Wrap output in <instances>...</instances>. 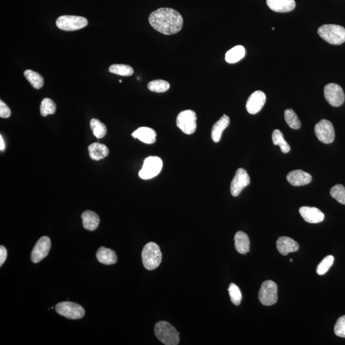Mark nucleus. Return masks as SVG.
<instances>
[{
	"label": "nucleus",
	"mask_w": 345,
	"mask_h": 345,
	"mask_svg": "<svg viewBox=\"0 0 345 345\" xmlns=\"http://www.w3.org/2000/svg\"><path fill=\"white\" fill-rule=\"evenodd\" d=\"M150 25L156 31L166 36L179 33L183 27L181 14L171 8H160L150 14Z\"/></svg>",
	"instance_id": "f257e3e1"
},
{
	"label": "nucleus",
	"mask_w": 345,
	"mask_h": 345,
	"mask_svg": "<svg viewBox=\"0 0 345 345\" xmlns=\"http://www.w3.org/2000/svg\"><path fill=\"white\" fill-rule=\"evenodd\" d=\"M154 333L157 339L166 345H177L180 342V333L172 325L165 321L156 323Z\"/></svg>",
	"instance_id": "f03ea898"
},
{
	"label": "nucleus",
	"mask_w": 345,
	"mask_h": 345,
	"mask_svg": "<svg viewBox=\"0 0 345 345\" xmlns=\"http://www.w3.org/2000/svg\"><path fill=\"white\" fill-rule=\"evenodd\" d=\"M143 266L148 270H153L160 266L162 261V253L156 243L151 242L143 247L142 253Z\"/></svg>",
	"instance_id": "7ed1b4c3"
},
{
	"label": "nucleus",
	"mask_w": 345,
	"mask_h": 345,
	"mask_svg": "<svg viewBox=\"0 0 345 345\" xmlns=\"http://www.w3.org/2000/svg\"><path fill=\"white\" fill-rule=\"evenodd\" d=\"M318 34L329 44L340 45L345 42V29L337 25H324L318 28Z\"/></svg>",
	"instance_id": "20e7f679"
},
{
	"label": "nucleus",
	"mask_w": 345,
	"mask_h": 345,
	"mask_svg": "<svg viewBox=\"0 0 345 345\" xmlns=\"http://www.w3.org/2000/svg\"><path fill=\"white\" fill-rule=\"evenodd\" d=\"M258 299L266 307H270L276 303L278 299L276 284L270 280L264 281L258 293Z\"/></svg>",
	"instance_id": "39448f33"
},
{
	"label": "nucleus",
	"mask_w": 345,
	"mask_h": 345,
	"mask_svg": "<svg viewBox=\"0 0 345 345\" xmlns=\"http://www.w3.org/2000/svg\"><path fill=\"white\" fill-rule=\"evenodd\" d=\"M197 116L192 110H184L178 115L177 118V127L184 133L192 134L196 131Z\"/></svg>",
	"instance_id": "423d86ee"
},
{
	"label": "nucleus",
	"mask_w": 345,
	"mask_h": 345,
	"mask_svg": "<svg viewBox=\"0 0 345 345\" xmlns=\"http://www.w3.org/2000/svg\"><path fill=\"white\" fill-rule=\"evenodd\" d=\"M56 25L59 29L64 31H76L86 27L88 25V20L81 16H62L58 17Z\"/></svg>",
	"instance_id": "0eeeda50"
},
{
	"label": "nucleus",
	"mask_w": 345,
	"mask_h": 345,
	"mask_svg": "<svg viewBox=\"0 0 345 345\" xmlns=\"http://www.w3.org/2000/svg\"><path fill=\"white\" fill-rule=\"evenodd\" d=\"M162 161L159 157L151 156L144 160L142 170L139 176L143 180L153 179L159 174L162 168Z\"/></svg>",
	"instance_id": "6e6552de"
},
{
	"label": "nucleus",
	"mask_w": 345,
	"mask_h": 345,
	"mask_svg": "<svg viewBox=\"0 0 345 345\" xmlns=\"http://www.w3.org/2000/svg\"><path fill=\"white\" fill-rule=\"evenodd\" d=\"M56 311L64 317L77 320L83 317L85 311L84 308L77 303L72 302H62L55 307Z\"/></svg>",
	"instance_id": "1a4fd4ad"
},
{
	"label": "nucleus",
	"mask_w": 345,
	"mask_h": 345,
	"mask_svg": "<svg viewBox=\"0 0 345 345\" xmlns=\"http://www.w3.org/2000/svg\"><path fill=\"white\" fill-rule=\"evenodd\" d=\"M324 97L326 101L334 107L342 106L345 99L342 88L335 83H329L325 86Z\"/></svg>",
	"instance_id": "9d476101"
},
{
	"label": "nucleus",
	"mask_w": 345,
	"mask_h": 345,
	"mask_svg": "<svg viewBox=\"0 0 345 345\" xmlns=\"http://www.w3.org/2000/svg\"><path fill=\"white\" fill-rule=\"evenodd\" d=\"M314 132L318 140L325 144L333 143L335 138L333 125L329 120H322L316 123Z\"/></svg>",
	"instance_id": "9b49d317"
},
{
	"label": "nucleus",
	"mask_w": 345,
	"mask_h": 345,
	"mask_svg": "<svg viewBox=\"0 0 345 345\" xmlns=\"http://www.w3.org/2000/svg\"><path fill=\"white\" fill-rule=\"evenodd\" d=\"M250 177L244 168H238L232 180L230 191L234 197L238 196L246 187L250 184Z\"/></svg>",
	"instance_id": "f8f14e48"
},
{
	"label": "nucleus",
	"mask_w": 345,
	"mask_h": 345,
	"mask_svg": "<svg viewBox=\"0 0 345 345\" xmlns=\"http://www.w3.org/2000/svg\"><path fill=\"white\" fill-rule=\"evenodd\" d=\"M51 240L48 236H44L41 237L32 250L31 259L34 264H38L42 261L44 258L48 255L51 249Z\"/></svg>",
	"instance_id": "ddd939ff"
},
{
	"label": "nucleus",
	"mask_w": 345,
	"mask_h": 345,
	"mask_svg": "<svg viewBox=\"0 0 345 345\" xmlns=\"http://www.w3.org/2000/svg\"><path fill=\"white\" fill-rule=\"evenodd\" d=\"M266 102V94L262 91H255L247 99L246 106L247 112L251 115L258 114L263 108Z\"/></svg>",
	"instance_id": "4468645a"
},
{
	"label": "nucleus",
	"mask_w": 345,
	"mask_h": 345,
	"mask_svg": "<svg viewBox=\"0 0 345 345\" xmlns=\"http://www.w3.org/2000/svg\"><path fill=\"white\" fill-rule=\"evenodd\" d=\"M286 179L293 186H303L309 184L312 181L311 175L301 170L290 171Z\"/></svg>",
	"instance_id": "2eb2a0df"
},
{
	"label": "nucleus",
	"mask_w": 345,
	"mask_h": 345,
	"mask_svg": "<svg viewBox=\"0 0 345 345\" xmlns=\"http://www.w3.org/2000/svg\"><path fill=\"white\" fill-rule=\"evenodd\" d=\"M299 213L307 223L316 224L324 220V214L316 207H302Z\"/></svg>",
	"instance_id": "dca6fc26"
},
{
	"label": "nucleus",
	"mask_w": 345,
	"mask_h": 345,
	"mask_svg": "<svg viewBox=\"0 0 345 345\" xmlns=\"http://www.w3.org/2000/svg\"><path fill=\"white\" fill-rule=\"evenodd\" d=\"M276 247L280 254L286 256L290 253L299 250V244L296 240L288 236H281L277 240Z\"/></svg>",
	"instance_id": "f3484780"
},
{
	"label": "nucleus",
	"mask_w": 345,
	"mask_h": 345,
	"mask_svg": "<svg viewBox=\"0 0 345 345\" xmlns=\"http://www.w3.org/2000/svg\"><path fill=\"white\" fill-rule=\"evenodd\" d=\"M267 4L273 11L276 12H289L296 7L295 0H267Z\"/></svg>",
	"instance_id": "a211bd4d"
},
{
	"label": "nucleus",
	"mask_w": 345,
	"mask_h": 345,
	"mask_svg": "<svg viewBox=\"0 0 345 345\" xmlns=\"http://www.w3.org/2000/svg\"><path fill=\"white\" fill-rule=\"evenodd\" d=\"M132 137L147 144H153L155 142L157 134L153 129L147 127L139 128L132 134Z\"/></svg>",
	"instance_id": "6ab92c4d"
},
{
	"label": "nucleus",
	"mask_w": 345,
	"mask_h": 345,
	"mask_svg": "<svg viewBox=\"0 0 345 345\" xmlns=\"http://www.w3.org/2000/svg\"><path fill=\"white\" fill-rule=\"evenodd\" d=\"M82 226L84 229L89 231H94L99 227L100 218L95 212L86 210L81 215Z\"/></svg>",
	"instance_id": "aec40b11"
},
{
	"label": "nucleus",
	"mask_w": 345,
	"mask_h": 345,
	"mask_svg": "<svg viewBox=\"0 0 345 345\" xmlns=\"http://www.w3.org/2000/svg\"><path fill=\"white\" fill-rule=\"evenodd\" d=\"M230 120L229 116L224 115L219 120L213 125L212 129L211 137L212 140L215 143L220 142L221 136L223 131L229 127Z\"/></svg>",
	"instance_id": "412c9836"
},
{
	"label": "nucleus",
	"mask_w": 345,
	"mask_h": 345,
	"mask_svg": "<svg viewBox=\"0 0 345 345\" xmlns=\"http://www.w3.org/2000/svg\"><path fill=\"white\" fill-rule=\"evenodd\" d=\"M234 240H235V249L238 253L245 255L250 250V240L248 235L244 232L238 231L235 234Z\"/></svg>",
	"instance_id": "4be33fe9"
},
{
	"label": "nucleus",
	"mask_w": 345,
	"mask_h": 345,
	"mask_svg": "<svg viewBox=\"0 0 345 345\" xmlns=\"http://www.w3.org/2000/svg\"><path fill=\"white\" fill-rule=\"evenodd\" d=\"M89 155L91 159L100 160L109 155V149L105 145L99 143H93L88 147Z\"/></svg>",
	"instance_id": "5701e85b"
},
{
	"label": "nucleus",
	"mask_w": 345,
	"mask_h": 345,
	"mask_svg": "<svg viewBox=\"0 0 345 345\" xmlns=\"http://www.w3.org/2000/svg\"><path fill=\"white\" fill-rule=\"evenodd\" d=\"M96 257L100 263L107 266L114 265L117 262V256L115 251L104 247H100L97 251Z\"/></svg>",
	"instance_id": "b1692460"
},
{
	"label": "nucleus",
	"mask_w": 345,
	"mask_h": 345,
	"mask_svg": "<svg viewBox=\"0 0 345 345\" xmlns=\"http://www.w3.org/2000/svg\"><path fill=\"white\" fill-rule=\"evenodd\" d=\"M246 55V50L242 45H236L226 53L225 60L229 64H235L242 59Z\"/></svg>",
	"instance_id": "393cba45"
},
{
	"label": "nucleus",
	"mask_w": 345,
	"mask_h": 345,
	"mask_svg": "<svg viewBox=\"0 0 345 345\" xmlns=\"http://www.w3.org/2000/svg\"><path fill=\"white\" fill-rule=\"evenodd\" d=\"M24 75L27 78L28 82H30L32 86L37 90H39L44 86V78L36 72L27 70L24 73Z\"/></svg>",
	"instance_id": "a878e982"
},
{
	"label": "nucleus",
	"mask_w": 345,
	"mask_h": 345,
	"mask_svg": "<svg viewBox=\"0 0 345 345\" xmlns=\"http://www.w3.org/2000/svg\"><path fill=\"white\" fill-rule=\"evenodd\" d=\"M272 142L274 145H278L282 153H287L290 151L291 148L288 143L286 142L283 133L278 129L274 130L272 133Z\"/></svg>",
	"instance_id": "bb28decb"
},
{
	"label": "nucleus",
	"mask_w": 345,
	"mask_h": 345,
	"mask_svg": "<svg viewBox=\"0 0 345 345\" xmlns=\"http://www.w3.org/2000/svg\"><path fill=\"white\" fill-rule=\"evenodd\" d=\"M109 72L122 77H131L134 74V69L128 65L114 64L110 67Z\"/></svg>",
	"instance_id": "cd10ccee"
},
{
	"label": "nucleus",
	"mask_w": 345,
	"mask_h": 345,
	"mask_svg": "<svg viewBox=\"0 0 345 345\" xmlns=\"http://www.w3.org/2000/svg\"><path fill=\"white\" fill-rule=\"evenodd\" d=\"M90 128L93 135L98 139L104 138L107 133V128L106 125L98 119L93 118L91 120Z\"/></svg>",
	"instance_id": "c85d7f7f"
},
{
	"label": "nucleus",
	"mask_w": 345,
	"mask_h": 345,
	"mask_svg": "<svg viewBox=\"0 0 345 345\" xmlns=\"http://www.w3.org/2000/svg\"><path fill=\"white\" fill-rule=\"evenodd\" d=\"M148 88L152 92L156 93H163L170 88V83L162 79L153 80L148 84Z\"/></svg>",
	"instance_id": "c756f323"
},
{
	"label": "nucleus",
	"mask_w": 345,
	"mask_h": 345,
	"mask_svg": "<svg viewBox=\"0 0 345 345\" xmlns=\"http://www.w3.org/2000/svg\"><path fill=\"white\" fill-rule=\"evenodd\" d=\"M285 119L289 127L294 129H299L301 127V123L296 112L292 109L285 111Z\"/></svg>",
	"instance_id": "7c9ffc66"
},
{
	"label": "nucleus",
	"mask_w": 345,
	"mask_h": 345,
	"mask_svg": "<svg viewBox=\"0 0 345 345\" xmlns=\"http://www.w3.org/2000/svg\"><path fill=\"white\" fill-rule=\"evenodd\" d=\"M56 110V104L51 99L45 98L42 100L40 108V114L42 116L55 114Z\"/></svg>",
	"instance_id": "2f4dec72"
},
{
	"label": "nucleus",
	"mask_w": 345,
	"mask_h": 345,
	"mask_svg": "<svg viewBox=\"0 0 345 345\" xmlns=\"http://www.w3.org/2000/svg\"><path fill=\"white\" fill-rule=\"evenodd\" d=\"M330 194L338 202L345 205V188L342 184H337L330 191Z\"/></svg>",
	"instance_id": "473e14b6"
},
{
	"label": "nucleus",
	"mask_w": 345,
	"mask_h": 345,
	"mask_svg": "<svg viewBox=\"0 0 345 345\" xmlns=\"http://www.w3.org/2000/svg\"><path fill=\"white\" fill-rule=\"evenodd\" d=\"M228 290L229 292L231 303L235 306L240 305V303H241L242 296L238 286H236L235 284L231 283L229 286V288H228Z\"/></svg>",
	"instance_id": "72a5a7b5"
},
{
	"label": "nucleus",
	"mask_w": 345,
	"mask_h": 345,
	"mask_svg": "<svg viewBox=\"0 0 345 345\" xmlns=\"http://www.w3.org/2000/svg\"><path fill=\"white\" fill-rule=\"evenodd\" d=\"M334 261L333 256L329 255L325 257L324 259L318 265L316 268V272L320 275H324L329 268L333 266Z\"/></svg>",
	"instance_id": "f704fd0d"
},
{
	"label": "nucleus",
	"mask_w": 345,
	"mask_h": 345,
	"mask_svg": "<svg viewBox=\"0 0 345 345\" xmlns=\"http://www.w3.org/2000/svg\"><path fill=\"white\" fill-rule=\"evenodd\" d=\"M334 333L338 337L345 338V315L338 319L334 326Z\"/></svg>",
	"instance_id": "c9c22d12"
},
{
	"label": "nucleus",
	"mask_w": 345,
	"mask_h": 345,
	"mask_svg": "<svg viewBox=\"0 0 345 345\" xmlns=\"http://www.w3.org/2000/svg\"><path fill=\"white\" fill-rule=\"evenodd\" d=\"M10 115H11V111L10 108L1 100L0 101V117L2 118H8Z\"/></svg>",
	"instance_id": "e433bc0d"
},
{
	"label": "nucleus",
	"mask_w": 345,
	"mask_h": 345,
	"mask_svg": "<svg viewBox=\"0 0 345 345\" xmlns=\"http://www.w3.org/2000/svg\"><path fill=\"white\" fill-rule=\"evenodd\" d=\"M7 257V251L5 247L0 246V266L4 264Z\"/></svg>",
	"instance_id": "4c0bfd02"
},
{
	"label": "nucleus",
	"mask_w": 345,
	"mask_h": 345,
	"mask_svg": "<svg viewBox=\"0 0 345 345\" xmlns=\"http://www.w3.org/2000/svg\"><path fill=\"white\" fill-rule=\"evenodd\" d=\"M0 150L1 151H3L5 149V143H4V140L2 136H0Z\"/></svg>",
	"instance_id": "58836bf2"
},
{
	"label": "nucleus",
	"mask_w": 345,
	"mask_h": 345,
	"mask_svg": "<svg viewBox=\"0 0 345 345\" xmlns=\"http://www.w3.org/2000/svg\"><path fill=\"white\" fill-rule=\"evenodd\" d=\"M290 262H293V260H292V259H290Z\"/></svg>",
	"instance_id": "ea45409f"
},
{
	"label": "nucleus",
	"mask_w": 345,
	"mask_h": 345,
	"mask_svg": "<svg viewBox=\"0 0 345 345\" xmlns=\"http://www.w3.org/2000/svg\"><path fill=\"white\" fill-rule=\"evenodd\" d=\"M119 82H122V81H121V80H120V81H119Z\"/></svg>",
	"instance_id": "a19ab883"
}]
</instances>
